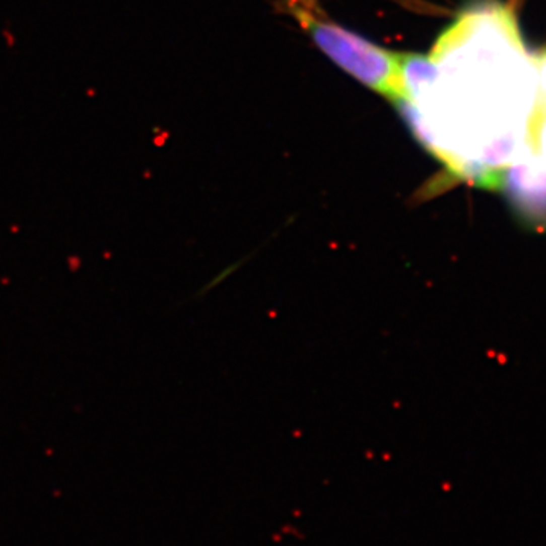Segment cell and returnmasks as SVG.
I'll return each instance as SVG.
<instances>
[{"label":"cell","instance_id":"cell-1","mask_svg":"<svg viewBox=\"0 0 546 546\" xmlns=\"http://www.w3.org/2000/svg\"><path fill=\"white\" fill-rule=\"evenodd\" d=\"M405 97L396 105L419 142L454 178L501 188L532 108L535 53L514 10L472 4L430 56L406 53Z\"/></svg>","mask_w":546,"mask_h":546},{"label":"cell","instance_id":"cell-2","mask_svg":"<svg viewBox=\"0 0 546 546\" xmlns=\"http://www.w3.org/2000/svg\"><path fill=\"white\" fill-rule=\"evenodd\" d=\"M314 44L363 85L397 105L405 97L406 53L387 50L334 22L317 0H280Z\"/></svg>","mask_w":546,"mask_h":546},{"label":"cell","instance_id":"cell-3","mask_svg":"<svg viewBox=\"0 0 546 546\" xmlns=\"http://www.w3.org/2000/svg\"><path fill=\"white\" fill-rule=\"evenodd\" d=\"M537 81L519 152L504 175L501 190L520 219L546 229V47L535 52Z\"/></svg>","mask_w":546,"mask_h":546}]
</instances>
